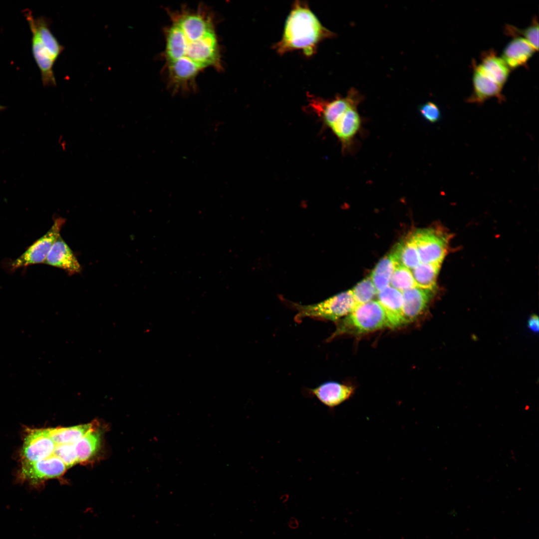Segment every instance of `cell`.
I'll list each match as a JSON object with an SVG mask.
<instances>
[{"label":"cell","instance_id":"cell-1","mask_svg":"<svg viewBox=\"0 0 539 539\" xmlns=\"http://www.w3.org/2000/svg\"><path fill=\"white\" fill-rule=\"evenodd\" d=\"M167 12L170 23L164 28L162 57L168 87L174 93L195 91L200 72L223 69L215 16L203 4Z\"/></svg>","mask_w":539,"mask_h":539},{"label":"cell","instance_id":"cell-2","mask_svg":"<svg viewBox=\"0 0 539 539\" xmlns=\"http://www.w3.org/2000/svg\"><path fill=\"white\" fill-rule=\"evenodd\" d=\"M331 34L306 5L296 3L287 17L282 38L276 48L280 53L299 49L310 56L317 44Z\"/></svg>","mask_w":539,"mask_h":539},{"label":"cell","instance_id":"cell-3","mask_svg":"<svg viewBox=\"0 0 539 539\" xmlns=\"http://www.w3.org/2000/svg\"><path fill=\"white\" fill-rule=\"evenodd\" d=\"M23 12L31 33L32 53L40 70L42 84L44 87L55 86L53 67L64 47L52 32L49 19L44 16L35 17L29 9Z\"/></svg>","mask_w":539,"mask_h":539},{"label":"cell","instance_id":"cell-4","mask_svg":"<svg viewBox=\"0 0 539 539\" xmlns=\"http://www.w3.org/2000/svg\"><path fill=\"white\" fill-rule=\"evenodd\" d=\"M337 322L330 339L345 333H363L388 327L384 310L377 300L357 304L349 314Z\"/></svg>","mask_w":539,"mask_h":539},{"label":"cell","instance_id":"cell-5","mask_svg":"<svg viewBox=\"0 0 539 539\" xmlns=\"http://www.w3.org/2000/svg\"><path fill=\"white\" fill-rule=\"evenodd\" d=\"M291 304L297 311L296 319L309 317L333 321H338L347 315L357 305L351 290L314 304Z\"/></svg>","mask_w":539,"mask_h":539},{"label":"cell","instance_id":"cell-6","mask_svg":"<svg viewBox=\"0 0 539 539\" xmlns=\"http://www.w3.org/2000/svg\"><path fill=\"white\" fill-rule=\"evenodd\" d=\"M421 263L441 264L447 253L448 236L432 228L421 229L411 236Z\"/></svg>","mask_w":539,"mask_h":539},{"label":"cell","instance_id":"cell-7","mask_svg":"<svg viewBox=\"0 0 539 539\" xmlns=\"http://www.w3.org/2000/svg\"><path fill=\"white\" fill-rule=\"evenodd\" d=\"M64 223L65 220L63 218H56L48 232L33 243L12 263L11 268L16 269L33 264L44 263L51 248L60 236L61 229Z\"/></svg>","mask_w":539,"mask_h":539},{"label":"cell","instance_id":"cell-8","mask_svg":"<svg viewBox=\"0 0 539 539\" xmlns=\"http://www.w3.org/2000/svg\"><path fill=\"white\" fill-rule=\"evenodd\" d=\"M55 445L48 428L30 430L21 451L23 462H33L48 457L53 454Z\"/></svg>","mask_w":539,"mask_h":539},{"label":"cell","instance_id":"cell-9","mask_svg":"<svg viewBox=\"0 0 539 539\" xmlns=\"http://www.w3.org/2000/svg\"><path fill=\"white\" fill-rule=\"evenodd\" d=\"M359 100L355 92L351 91L345 97H338L329 101L312 99L310 105L324 127L329 129L348 108L357 106Z\"/></svg>","mask_w":539,"mask_h":539},{"label":"cell","instance_id":"cell-10","mask_svg":"<svg viewBox=\"0 0 539 539\" xmlns=\"http://www.w3.org/2000/svg\"><path fill=\"white\" fill-rule=\"evenodd\" d=\"M67 469L63 462L52 454L47 458L33 462H23L21 473L24 479L33 482L58 477Z\"/></svg>","mask_w":539,"mask_h":539},{"label":"cell","instance_id":"cell-11","mask_svg":"<svg viewBox=\"0 0 539 539\" xmlns=\"http://www.w3.org/2000/svg\"><path fill=\"white\" fill-rule=\"evenodd\" d=\"M473 65V91L466 99L467 102L482 104L492 97L497 98L500 103L505 101L502 94L503 87L488 76L475 62Z\"/></svg>","mask_w":539,"mask_h":539},{"label":"cell","instance_id":"cell-12","mask_svg":"<svg viewBox=\"0 0 539 539\" xmlns=\"http://www.w3.org/2000/svg\"><path fill=\"white\" fill-rule=\"evenodd\" d=\"M361 126V119L357 106H353L341 115L329 129L338 139L344 152L350 148Z\"/></svg>","mask_w":539,"mask_h":539},{"label":"cell","instance_id":"cell-13","mask_svg":"<svg viewBox=\"0 0 539 539\" xmlns=\"http://www.w3.org/2000/svg\"><path fill=\"white\" fill-rule=\"evenodd\" d=\"M355 388L350 385L328 381L309 390L311 395L331 410L348 400L354 394Z\"/></svg>","mask_w":539,"mask_h":539},{"label":"cell","instance_id":"cell-14","mask_svg":"<svg viewBox=\"0 0 539 539\" xmlns=\"http://www.w3.org/2000/svg\"><path fill=\"white\" fill-rule=\"evenodd\" d=\"M44 263L61 269L69 275L79 273L81 270V265L75 255L60 235L51 248Z\"/></svg>","mask_w":539,"mask_h":539},{"label":"cell","instance_id":"cell-15","mask_svg":"<svg viewBox=\"0 0 539 539\" xmlns=\"http://www.w3.org/2000/svg\"><path fill=\"white\" fill-rule=\"evenodd\" d=\"M378 301L385 313L389 327L404 324L401 291L389 285L377 293Z\"/></svg>","mask_w":539,"mask_h":539},{"label":"cell","instance_id":"cell-16","mask_svg":"<svg viewBox=\"0 0 539 539\" xmlns=\"http://www.w3.org/2000/svg\"><path fill=\"white\" fill-rule=\"evenodd\" d=\"M432 291L415 286L402 292L404 323L412 321L423 312L431 298Z\"/></svg>","mask_w":539,"mask_h":539},{"label":"cell","instance_id":"cell-17","mask_svg":"<svg viewBox=\"0 0 539 539\" xmlns=\"http://www.w3.org/2000/svg\"><path fill=\"white\" fill-rule=\"evenodd\" d=\"M536 51L524 38L515 37L504 48L501 58L511 70L526 65Z\"/></svg>","mask_w":539,"mask_h":539},{"label":"cell","instance_id":"cell-18","mask_svg":"<svg viewBox=\"0 0 539 539\" xmlns=\"http://www.w3.org/2000/svg\"><path fill=\"white\" fill-rule=\"evenodd\" d=\"M481 62L478 66L489 77L501 86L507 81L511 69L493 49L483 52L481 56Z\"/></svg>","mask_w":539,"mask_h":539},{"label":"cell","instance_id":"cell-19","mask_svg":"<svg viewBox=\"0 0 539 539\" xmlns=\"http://www.w3.org/2000/svg\"><path fill=\"white\" fill-rule=\"evenodd\" d=\"M390 255L396 264L410 270L416 268L420 263L416 246L411 236L398 243Z\"/></svg>","mask_w":539,"mask_h":539},{"label":"cell","instance_id":"cell-20","mask_svg":"<svg viewBox=\"0 0 539 539\" xmlns=\"http://www.w3.org/2000/svg\"><path fill=\"white\" fill-rule=\"evenodd\" d=\"M91 424L48 428L50 436L55 444H74L92 429Z\"/></svg>","mask_w":539,"mask_h":539},{"label":"cell","instance_id":"cell-21","mask_svg":"<svg viewBox=\"0 0 539 539\" xmlns=\"http://www.w3.org/2000/svg\"><path fill=\"white\" fill-rule=\"evenodd\" d=\"M440 264L420 263L411 270L416 286L433 290L436 286Z\"/></svg>","mask_w":539,"mask_h":539},{"label":"cell","instance_id":"cell-22","mask_svg":"<svg viewBox=\"0 0 539 539\" xmlns=\"http://www.w3.org/2000/svg\"><path fill=\"white\" fill-rule=\"evenodd\" d=\"M100 443V434L91 429L74 444L78 463L91 459L97 451Z\"/></svg>","mask_w":539,"mask_h":539},{"label":"cell","instance_id":"cell-23","mask_svg":"<svg viewBox=\"0 0 539 539\" xmlns=\"http://www.w3.org/2000/svg\"><path fill=\"white\" fill-rule=\"evenodd\" d=\"M395 264L390 255L382 259L373 270L371 278L377 292L390 285Z\"/></svg>","mask_w":539,"mask_h":539},{"label":"cell","instance_id":"cell-24","mask_svg":"<svg viewBox=\"0 0 539 539\" xmlns=\"http://www.w3.org/2000/svg\"><path fill=\"white\" fill-rule=\"evenodd\" d=\"M390 285L401 292L416 286L411 270L396 264Z\"/></svg>","mask_w":539,"mask_h":539},{"label":"cell","instance_id":"cell-25","mask_svg":"<svg viewBox=\"0 0 539 539\" xmlns=\"http://www.w3.org/2000/svg\"><path fill=\"white\" fill-rule=\"evenodd\" d=\"M504 32L508 35L518 37L520 35L523 36V38L526 39L536 50L539 48V24L536 17L533 19L532 24L524 29L518 28L510 24H506L504 27Z\"/></svg>","mask_w":539,"mask_h":539},{"label":"cell","instance_id":"cell-26","mask_svg":"<svg viewBox=\"0 0 539 539\" xmlns=\"http://www.w3.org/2000/svg\"><path fill=\"white\" fill-rule=\"evenodd\" d=\"M356 304H363L373 300L377 295V291L370 277L359 282L351 290Z\"/></svg>","mask_w":539,"mask_h":539},{"label":"cell","instance_id":"cell-27","mask_svg":"<svg viewBox=\"0 0 539 539\" xmlns=\"http://www.w3.org/2000/svg\"><path fill=\"white\" fill-rule=\"evenodd\" d=\"M53 454L59 458L67 468L78 463L74 444H56Z\"/></svg>","mask_w":539,"mask_h":539},{"label":"cell","instance_id":"cell-28","mask_svg":"<svg viewBox=\"0 0 539 539\" xmlns=\"http://www.w3.org/2000/svg\"><path fill=\"white\" fill-rule=\"evenodd\" d=\"M418 109L423 119L429 123H435L441 119V113L439 107L432 101L420 105Z\"/></svg>","mask_w":539,"mask_h":539},{"label":"cell","instance_id":"cell-29","mask_svg":"<svg viewBox=\"0 0 539 539\" xmlns=\"http://www.w3.org/2000/svg\"><path fill=\"white\" fill-rule=\"evenodd\" d=\"M528 326L532 331L538 332L539 329V319L538 315H532L528 322Z\"/></svg>","mask_w":539,"mask_h":539},{"label":"cell","instance_id":"cell-30","mask_svg":"<svg viewBox=\"0 0 539 539\" xmlns=\"http://www.w3.org/2000/svg\"><path fill=\"white\" fill-rule=\"evenodd\" d=\"M6 108V107L0 104V112L5 110Z\"/></svg>","mask_w":539,"mask_h":539}]
</instances>
